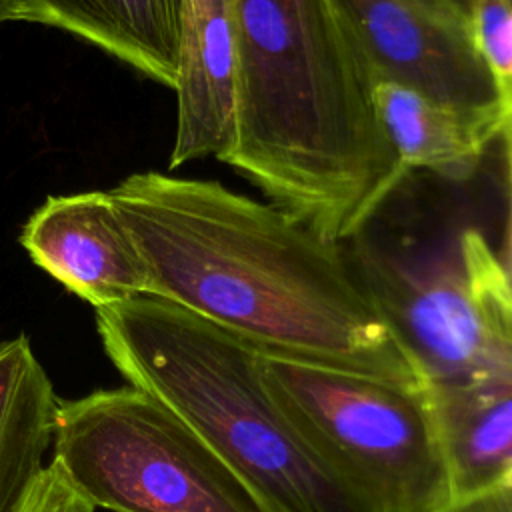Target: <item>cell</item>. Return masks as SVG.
<instances>
[{"label": "cell", "instance_id": "1", "mask_svg": "<svg viewBox=\"0 0 512 512\" xmlns=\"http://www.w3.org/2000/svg\"><path fill=\"white\" fill-rule=\"evenodd\" d=\"M148 292L256 348L422 384L350 252L214 180L136 172L108 190Z\"/></svg>", "mask_w": 512, "mask_h": 512}, {"label": "cell", "instance_id": "2", "mask_svg": "<svg viewBox=\"0 0 512 512\" xmlns=\"http://www.w3.org/2000/svg\"><path fill=\"white\" fill-rule=\"evenodd\" d=\"M236 142L226 164L326 240L364 232L408 176L340 0H234Z\"/></svg>", "mask_w": 512, "mask_h": 512}, {"label": "cell", "instance_id": "3", "mask_svg": "<svg viewBox=\"0 0 512 512\" xmlns=\"http://www.w3.org/2000/svg\"><path fill=\"white\" fill-rule=\"evenodd\" d=\"M94 318L126 384L168 408L258 512H364L264 386L254 344L152 294Z\"/></svg>", "mask_w": 512, "mask_h": 512}, {"label": "cell", "instance_id": "4", "mask_svg": "<svg viewBox=\"0 0 512 512\" xmlns=\"http://www.w3.org/2000/svg\"><path fill=\"white\" fill-rule=\"evenodd\" d=\"M264 386L364 512H448L428 392L256 348Z\"/></svg>", "mask_w": 512, "mask_h": 512}, {"label": "cell", "instance_id": "5", "mask_svg": "<svg viewBox=\"0 0 512 512\" xmlns=\"http://www.w3.org/2000/svg\"><path fill=\"white\" fill-rule=\"evenodd\" d=\"M350 254L426 388L512 392V280L482 232L446 256Z\"/></svg>", "mask_w": 512, "mask_h": 512}, {"label": "cell", "instance_id": "6", "mask_svg": "<svg viewBox=\"0 0 512 512\" xmlns=\"http://www.w3.org/2000/svg\"><path fill=\"white\" fill-rule=\"evenodd\" d=\"M50 454L94 510L258 512L218 458L130 384L60 400Z\"/></svg>", "mask_w": 512, "mask_h": 512}, {"label": "cell", "instance_id": "7", "mask_svg": "<svg viewBox=\"0 0 512 512\" xmlns=\"http://www.w3.org/2000/svg\"><path fill=\"white\" fill-rule=\"evenodd\" d=\"M376 76L484 114H504L472 38V0H340Z\"/></svg>", "mask_w": 512, "mask_h": 512}, {"label": "cell", "instance_id": "8", "mask_svg": "<svg viewBox=\"0 0 512 512\" xmlns=\"http://www.w3.org/2000/svg\"><path fill=\"white\" fill-rule=\"evenodd\" d=\"M18 240L40 270L94 310L148 292L144 260L108 190L48 196Z\"/></svg>", "mask_w": 512, "mask_h": 512}, {"label": "cell", "instance_id": "9", "mask_svg": "<svg viewBox=\"0 0 512 512\" xmlns=\"http://www.w3.org/2000/svg\"><path fill=\"white\" fill-rule=\"evenodd\" d=\"M176 132L168 168L222 162L236 142L238 26L234 0H184L176 72Z\"/></svg>", "mask_w": 512, "mask_h": 512}, {"label": "cell", "instance_id": "10", "mask_svg": "<svg viewBox=\"0 0 512 512\" xmlns=\"http://www.w3.org/2000/svg\"><path fill=\"white\" fill-rule=\"evenodd\" d=\"M374 102L404 170H428L450 180H468L476 172L506 120L504 114L468 112L438 102L384 76H376Z\"/></svg>", "mask_w": 512, "mask_h": 512}, {"label": "cell", "instance_id": "11", "mask_svg": "<svg viewBox=\"0 0 512 512\" xmlns=\"http://www.w3.org/2000/svg\"><path fill=\"white\" fill-rule=\"evenodd\" d=\"M28 22L64 30L174 90L184 0H26Z\"/></svg>", "mask_w": 512, "mask_h": 512}, {"label": "cell", "instance_id": "12", "mask_svg": "<svg viewBox=\"0 0 512 512\" xmlns=\"http://www.w3.org/2000/svg\"><path fill=\"white\" fill-rule=\"evenodd\" d=\"M58 402L28 336L0 340V512H16L48 464Z\"/></svg>", "mask_w": 512, "mask_h": 512}, {"label": "cell", "instance_id": "13", "mask_svg": "<svg viewBox=\"0 0 512 512\" xmlns=\"http://www.w3.org/2000/svg\"><path fill=\"white\" fill-rule=\"evenodd\" d=\"M426 388V386H424ZM452 490V508L512 476V392L426 388Z\"/></svg>", "mask_w": 512, "mask_h": 512}, {"label": "cell", "instance_id": "14", "mask_svg": "<svg viewBox=\"0 0 512 512\" xmlns=\"http://www.w3.org/2000/svg\"><path fill=\"white\" fill-rule=\"evenodd\" d=\"M472 38L508 116L512 110V0H472Z\"/></svg>", "mask_w": 512, "mask_h": 512}, {"label": "cell", "instance_id": "15", "mask_svg": "<svg viewBox=\"0 0 512 512\" xmlns=\"http://www.w3.org/2000/svg\"><path fill=\"white\" fill-rule=\"evenodd\" d=\"M16 512H96L66 480L62 470L48 462L26 490Z\"/></svg>", "mask_w": 512, "mask_h": 512}, {"label": "cell", "instance_id": "16", "mask_svg": "<svg viewBox=\"0 0 512 512\" xmlns=\"http://www.w3.org/2000/svg\"><path fill=\"white\" fill-rule=\"evenodd\" d=\"M448 512H512V476L494 490L460 502Z\"/></svg>", "mask_w": 512, "mask_h": 512}, {"label": "cell", "instance_id": "17", "mask_svg": "<svg viewBox=\"0 0 512 512\" xmlns=\"http://www.w3.org/2000/svg\"><path fill=\"white\" fill-rule=\"evenodd\" d=\"M504 142V160H506V174H508V224H506V246L502 252V264L512 276V110L504 120V128L500 134Z\"/></svg>", "mask_w": 512, "mask_h": 512}, {"label": "cell", "instance_id": "18", "mask_svg": "<svg viewBox=\"0 0 512 512\" xmlns=\"http://www.w3.org/2000/svg\"><path fill=\"white\" fill-rule=\"evenodd\" d=\"M4 22H28L26 0H0V24Z\"/></svg>", "mask_w": 512, "mask_h": 512}]
</instances>
